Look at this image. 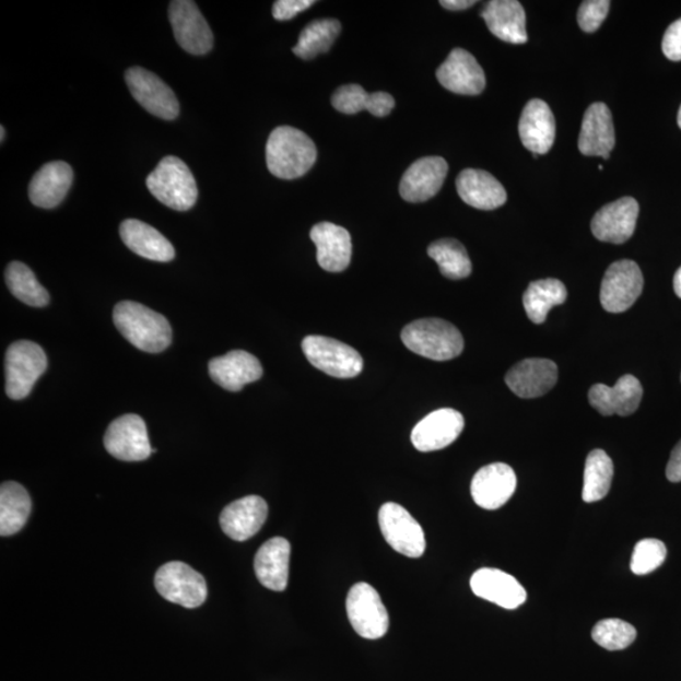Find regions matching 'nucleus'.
Instances as JSON below:
<instances>
[{"label": "nucleus", "mask_w": 681, "mask_h": 681, "mask_svg": "<svg viewBox=\"0 0 681 681\" xmlns=\"http://www.w3.org/2000/svg\"><path fill=\"white\" fill-rule=\"evenodd\" d=\"M113 319L118 331L138 350L158 354L169 348L172 328L167 318L141 303H118Z\"/></svg>", "instance_id": "obj_1"}, {"label": "nucleus", "mask_w": 681, "mask_h": 681, "mask_svg": "<svg viewBox=\"0 0 681 681\" xmlns=\"http://www.w3.org/2000/svg\"><path fill=\"white\" fill-rule=\"evenodd\" d=\"M267 166L270 174L282 179L305 176L317 161V148L302 130L278 127L267 143Z\"/></svg>", "instance_id": "obj_2"}, {"label": "nucleus", "mask_w": 681, "mask_h": 681, "mask_svg": "<svg viewBox=\"0 0 681 681\" xmlns=\"http://www.w3.org/2000/svg\"><path fill=\"white\" fill-rule=\"evenodd\" d=\"M401 340L416 355L448 361L462 354L465 342L453 324L441 318H423L404 327Z\"/></svg>", "instance_id": "obj_3"}, {"label": "nucleus", "mask_w": 681, "mask_h": 681, "mask_svg": "<svg viewBox=\"0 0 681 681\" xmlns=\"http://www.w3.org/2000/svg\"><path fill=\"white\" fill-rule=\"evenodd\" d=\"M148 190L167 208L187 211L195 207L199 188L187 164L175 155L164 157L146 177Z\"/></svg>", "instance_id": "obj_4"}, {"label": "nucleus", "mask_w": 681, "mask_h": 681, "mask_svg": "<svg viewBox=\"0 0 681 681\" xmlns=\"http://www.w3.org/2000/svg\"><path fill=\"white\" fill-rule=\"evenodd\" d=\"M46 368L47 356L39 344L26 340L11 344L5 354L7 396L27 398Z\"/></svg>", "instance_id": "obj_5"}, {"label": "nucleus", "mask_w": 681, "mask_h": 681, "mask_svg": "<svg viewBox=\"0 0 681 681\" xmlns=\"http://www.w3.org/2000/svg\"><path fill=\"white\" fill-rule=\"evenodd\" d=\"M302 349L309 363L327 375L351 379L363 372V357L341 341L325 336H308L303 340Z\"/></svg>", "instance_id": "obj_6"}, {"label": "nucleus", "mask_w": 681, "mask_h": 681, "mask_svg": "<svg viewBox=\"0 0 681 681\" xmlns=\"http://www.w3.org/2000/svg\"><path fill=\"white\" fill-rule=\"evenodd\" d=\"M155 588L167 601L186 609H197L207 601V580L183 562L162 565L154 578Z\"/></svg>", "instance_id": "obj_7"}, {"label": "nucleus", "mask_w": 681, "mask_h": 681, "mask_svg": "<svg viewBox=\"0 0 681 681\" xmlns=\"http://www.w3.org/2000/svg\"><path fill=\"white\" fill-rule=\"evenodd\" d=\"M352 627L364 638L377 639L389 630V613L377 590L364 582L350 589L347 601Z\"/></svg>", "instance_id": "obj_8"}, {"label": "nucleus", "mask_w": 681, "mask_h": 681, "mask_svg": "<svg viewBox=\"0 0 681 681\" xmlns=\"http://www.w3.org/2000/svg\"><path fill=\"white\" fill-rule=\"evenodd\" d=\"M644 277L633 260H619L607 269L601 285V305L610 314H622L642 295Z\"/></svg>", "instance_id": "obj_9"}, {"label": "nucleus", "mask_w": 681, "mask_h": 681, "mask_svg": "<svg viewBox=\"0 0 681 681\" xmlns=\"http://www.w3.org/2000/svg\"><path fill=\"white\" fill-rule=\"evenodd\" d=\"M379 525L394 551L409 557H421L424 554L426 543L423 528L403 506L384 504L379 512Z\"/></svg>", "instance_id": "obj_10"}, {"label": "nucleus", "mask_w": 681, "mask_h": 681, "mask_svg": "<svg viewBox=\"0 0 681 681\" xmlns=\"http://www.w3.org/2000/svg\"><path fill=\"white\" fill-rule=\"evenodd\" d=\"M104 446L113 457L126 462L144 461L153 454L146 425L137 414L115 420L105 433Z\"/></svg>", "instance_id": "obj_11"}, {"label": "nucleus", "mask_w": 681, "mask_h": 681, "mask_svg": "<svg viewBox=\"0 0 681 681\" xmlns=\"http://www.w3.org/2000/svg\"><path fill=\"white\" fill-rule=\"evenodd\" d=\"M126 81L131 95L154 117L164 120L178 117L179 104L174 90L153 72L136 66L126 72Z\"/></svg>", "instance_id": "obj_12"}, {"label": "nucleus", "mask_w": 681, "mask_h": 681, "mask_svg": "<svg viewBox=\"0 0 681 681\" xmlns=\"http://www.w3.org/2000/svg\"><path fill=\"white\" fill-rule=\"evenodd\" d=\"M169 22L177 44L186 52L202 56L213 46L212 31L199 7L191 0H175L169 4Z\"/></svg>", "instance_id": "obj_13"}, {"label": "nucleus", "mask_w": 681, "mask_h": 681, "mask_svg": "<svg viewBox=\"0 0 681 681\" xmlns=\"http://www.w3.org/2000/svg\"><path fill=\"white\" fill-rule=\"evenodd\" d=\"M465 428V418L455 409H438L414 426L413 446L421 453L446 448L459 437Z\"/></svg>", "instance_id": "obj_14"}, {"label": "nucleus", "mask_w": 681, "mask_h": 681, "mask_svg": "<svg viewBox=\"0 0 681 681\" xmlns=\"http://www.w3.org/2000/svg\"><path fill=\"white\" fill-rule=\"evenodd\" d=\"M439 84L455 94L480 95L486 86L485 72L466 49L455 48L437 70Z\"/></svg>", "instance_id": "obj_15"}, {"label": "nucleus", "mask_w": 681, "mask_h": 681, "mask_svg": "<svg viewBox=\"0 0 681 681\" xmlns=\"http://www.w3.org/2000/svg\"><path fill=\"white\" fill-rule=\"evenodd\" d=\"M518 479L510 466L491 463L474 474L471 494L474 503L485 510H497L515 494Z\"/></svg>", "instance_id": "obj_16"}, {"label": "nucleus", "mask_w": 681, "mask_h": 681, "mask_svg": "<svg viewBox=\"0 0 681 681\" xmlns=\"http://www.w3.org/2000/svg\"><path fill=\"white\" fill-rule=\"evenodd\" d=\"M638 212V203L633 197H622L598 211L590 228L600 242L626 243L635 233Z\"/></svg>", "instance_id": "obj_17"}, {"label": "nucleus", "mask_w": 681, "mask_h": 681, "mask_svg": "<svg viewBox=\"0 0 681 681\" xmlns=\"http://www.w3.org/2000/svg\"><path fill=\"white\" fill-rule=\"evenodd\" d=\"M448 174V163L441 157H424L410 166L399 186L408 202H424L436 196Z\"/></svg>", "instance_id": "obj_18"}, {"label": "nucleus", "mask_w": 681, "mask_h": 681, "mask_svg": "<svg viewBox=\"0 0 681 681\" xmlns=\"http://www.w3.org/2000/svg\"><path fill=\"white\" fill-rule=\"evenodd\" d=\"M557 380V366L548 359H527L506 374L507 387L523 399L543 397Z\"/></svg>", "instance_id": "obj_19"}, {"label": "nucleus", "mask_w": 681, "mask_h": 681, "mask_svg": "<svg viewBox=\"0 0 681 681\" xmlns=\"http://www.w3.org/2000/svg\"><path fill=\"white\" fill-rule=\"evenodd\" d=\"M643 385L635 376L625 375L614 387L604 384H596L590 388L588 399L598 412L604 416L618 414L627 416L634 414L642 403Z\"/></svg>", "instance_id": "obj_20"}, {"label": "nucleus", "mask_w": 681, "mask_h": 681, "mask_svg": "<svg viewBox=\"0 0 681 681\" xmlns=\"http://www.w3.org/2000/svg\"><path fill=\"white\" fill-rule=\"evenodd\" d=\"M472 592L506 610H516L527 602V590L510 574L495 568H482L471 578Z\"/></svg>", "instance_id": "obj_21"}, {"label": "nucleus", "mask_w": 681, "mask_h": 681, "mask_svg": "<svg viewBox=\"0 0 681 681\" xmlns=\"http://www.w3.org/2000/svg\"><path fill=\"white\" fill-rule=\"evenodd\" d=\"M267 518L266 500L251 495L227 505L220 515V525L228 538L245 541L257 535Z\"/></svg>", "instance_id": "obj_22"}, {"label": "nucleus", "mask_w": 681, "mask_h": 681, "mask_svg": "<svg viewBox=\"0 0 681 681\" xmlns=\"http://www.w3.org/2000/svg\"><path fill=\"white\" fill-rule=\"evenodd\" d=\"M211 379L228 391H240L246 384L256 383L262 376L260 361L243 350L210 361Z\"/></svg>", "instance_id": "obj_23"}, {"label": "nucleus", "mask_w": 681, "mask_h": 681, "mask_svg": "<svg viewBox=\"0 0 681 681\" xmlns=\"http://www.w3.org/2000/svg\"><path fill=\"white\" fill-rule=\"evenodd\" d=\"M617 144L612 114L607 105L596 103L585 114L579 134L578 148L588 157L609 158Z\"/></svg>", "instance_id": "obj_24"}, {"label": "nucleus", "mask_w": 681, "mask_h": 681, "mask_svg": "<svg viewBox=\"0 0 681 681\" xmlns=\"http://www.w3.org/2000/svg\"><path fill=\"white\" fill-rule=\"evenodd\" d=\"M310 239L317 248V261L326 272L340 273L350 266L351 235L347 228L321 223L310 230Z\"/></svg>", "instance_id": "obj_25"}, {"label": "nucleus", "mask_w": 681, "mask_h": 681, "mask_svg": "<svg viewBox=\"0 0 681 681\" xmlns=\"http://www.w3.org/2000/svg\"><path fill=\"white\" fill-rule=\"evenodd\" d=\"M519 134L524 146L535 155L545 154L552 150L555 141V119L545 102L532 98L525 106L519 122Z\"/></svg>", "instance_id": "obj_26"}, {"label": "nucleus", "mask_w": 681, "mask_h": 681, "mask_svg": "<svg viewBox=\"0 0 681 681\" xmlns=\"http://www.w3.org/2000/svg\"><path fill=\"white\" fill-rule=\"evenodd\" d=\"M492 35L504 43L524 45L528 43L527 16L516 0H492L481 12Z\"/></svg>", "instance_id": "obj_27"}, {"label": "nucleus", "mask_w": 681, "mask_h": 681, "mask_svg": "<svg viewBox=\"0 0 681 681\" xmlns=\"http://www.w3.org/2000/svg\"><path fill=\"white\" fill-rule=\"evenodd\" d=\"M73 180V172L66 162L45 164L30 184V200L40 209L59 207L68 195Z\"/></svg>", "instance_id": "obj_28"}, {"label": "nucleus", "mask_w": 681, "mask_h": 681, "mask_svg": "<svg viewBox=\"0 0 681 681\" xmlns=\"http://www.w3.org/2000/svg\"><path fill=\"white\" fill-rule=\"evenodd\" d=\"M456 186L459 197L474 209L495 210L507 200L504 186L486 171L465 169L458 175Z\"/></svg>", "instance_id": "obj_29"}, {"label": "nucleus", "mask_w": 681, "mask_h": 681, "mask_svg": "<svg viewBox=\"0 0 681 681\" xmlns=\"http://www.w3.org/2000/svg\"><path fill=\"white\" fill-rule=\"evenodd\" d=\"M291 544L284 538H273L262 544L256 555L254 568L260 584L275 592L289 586Z\"/></svg>", "instance_id": "obj_30"}, {"label": "nucleus", "mask_w": 681, "mask_h": 681, "mask_svg": "<svg viewBox=\"0 0 681 681\" xmlns=\"http://www.w3.org/2000/svg\"><path fill=\"white\" fill-rule=\"evenodd\" d=\"M120 236L127 248L148 260L167 262L176 257L174 245L167 237L143 221L126 220L120 225Z\"/></svg>", "instance_id": "obj_31"}, {"label": "nucleus", "mask_w": 681, "mask_h": 681, "mask_svg": "<svg viewBox=\"0 0 681 681\" xmlns=\"http://www.w3.org/2000/svg\"><path fill=\"white\" fill-rule=\"evenodd\" d=\"M332 105L342 114L354 115L367 110L383 118L392 111L396 101L388 93L368 94L360 85H344L336 90Z\"/></svg>", "instance_id": "obj_32"}, {"label": "nucleus", "mask_w": 681, "mask_h": 681, "mask_svg": "<svg viewBox=\"0 0 681 681\" xmlns=\"http://www.w3.org/2000/svg\"><path fill=\"white\" fill-rule=\"evenodd\" d=\"M32 502L20 483L4 482L0 488V536L10 537L21 531L28 520Z\"/></svg>", "instance_id": "obj_33"}, {"label": "nucleus", "mask_w": 681, "mask_h": 681, "mask_svg": "<svg viewBox=\"0 0 681 681\" xmlns=\"http://www.w3.org/2000/svg\"><path fill=\"white\" fill-rule=\"evenodd\" d=\"M567 289L557 279L532 282L524 293V308L532 324L545 322L549 310L567 301Z\"/></svg>", "instance_id": "obj_34"}, {"label": "nucleus", "mask_w": 681, "mask_h": 681, "mask_svg": "<svg viewBox=\"0 0 681 681\" xmlns=\"http://www.w3.org/2000/svg\"><path fill=\"white\" fill-rule=\"evenodd\" d=\"M341 32L338 20H317L302 31L298 44L293 47V54L303 60L315 59L318 55L330 51L334 40Z\"/></svg>", "instance_id": "obj_35"}, {"label": "nucleus", "mask_w": 681, "mask_h": 681, "mask_svg": "<svg viewBox=\"0 0 681 681\" xmlns=\"http://www.w3.org/2000/svg\"><path fill=\"white\" fill-rule=\"evenodd\" d=\"M613 479V462L602 449H595L587 457L582 498L597 503L609 495Z\"/></svg>", "instance_id": "obj_36"}, {"label": "nucleus", "mask_w": 681, "mask_h": 681, "mask_svg": "<svg viewBox=\"0 0 681 681\" xmlns=\"http://www.w3.org/2000/svg\"><path fill=\"white\" fill-rule=\"evenodd\" d=\"M8 289L16 300L31 307H46L49 294L45 286L40 285L32 270L23 262L13 261L5 270Z\"/></svg>", "instance_id": "obj_37"}, {"label": "nucleus", "mask_w": 681, "mask_h": 681, "mask_svg": "<svg viewBox=\"0 0 681 681\" xmlns=\"http://www.w3.org/2000/svg\"><path fill=\"white\" fill-rule=\"evenodd\" d=\"M428 256L448 279H465L472 273V262L465 246L455 239H441L430 245Z\"/></svg>", "instance_id": "obj_38"}, {"label": "nucleus", "mask_w": 681, "mask_h": 681, "mask_svg": "<svg viewBox=\"0 0 681 681\" xmlns=\"http://www.w3.org/2000/svg\"><path fill=\"white\" fill-rule=\"evenodd\" d=\"M636 636V629L619 619L602 620L592 631L595 643L610 651L627 649L635 642Z\"/></svg>", "instance_id": "obj_39"}, {"label": "nucleus", "mask_w": 681, "mask_h": 681, "mask_svg": "<svg viewBox=\"0 0 681 681\" xmlns=\"http://www.w3.org/2000/svg\"><path fill=\"white\" fill-rule=\"evenodd\" d=\"M667 547L658 539L638 541L631 556L630 568L636 576H645L659 567L667 560Z\"/></svg>", "instance_id": "obj_40"}, {"label": "nucleus", "mask_w": 681, "mask_h": 681, "mask_svg": "<svg viewBox=\"0 0 681 681\" xmlns=\"http://www.w3.org/2000/svg\"><path fill=\"white\" fill-rule=\"evenodd\" d=\"M610 5L609 0H587L582 3L578 11L579 27L587 33L596 32L607 19Z\"/></svg>", "instance_id": "obj_41"}, {"label": "nucleus", "mask_w": 681, "mask_h": 681, "mask_svg": "<svg viewBox=\"0 0 681 681\" xmlns=\"http://www.w3.org/2000/svg\"><path fill=\"white\" fill-rule=\"evenodd\" d=\"M315 3V0H278L273 5V16L277 21H290Z\"/></svg>", "instance_id": "obj_42"}, {"label": "nucleus", "mask_w": 681, "mask_h": 681, "mask_svg": "<svg viewBox=\"0 0 681 681\" xmlns=\"http://www.w3.org/2000/svg\"><path fill=\"white\" fill-rule=\"evenodd\" d=\"M662 52L670 61H681V19L672 23L664 35Z\"/></svg>", "instance_id": "obj_43"}, {"label": "nucleus", "mask_w": 681, "mask_h": 681, "mask_svg": "<svg viewBox=\"0 0 681 681\" xmlns=\"http://www.w3.org/2000/svg\"><path fill=\"white\" fill-rule=\"evenodd\" d=\"M667 478L670 482H681V441L672 449L667 467Z\"/></svg>", "instance_id": "obj_44"}, {"label": "nucleus", "mask_w": 681, "mask_h": 681, "mask_svg": "<svg viewBox=\"0 0 681 681\" xmlns=\"http://www.w3.org/2000/svg\"><path fill=\"white\" fill-rule=\"evenodd\" d=\"M475 3L474 0H442L441 5L449 11H465Z\"/></svg>", "instance_id": "obj_45"}, {"label": "nucleus", "mask_w": 681, "mask_h": 681, "mask_svg": "<svg viewBox=\"0 0 681 681\" xmlns=\"http://www.w3.org/2000/svg\"><path fill=\"white\" fill-rule=\"evenodd\" d=\"M674 291L678 297L681 300V267L674 275Z\"/></svg>", "instance_id": "obj_46"}, {"label": "nucleus", "mask_w": 681, "mask_h": 681, "mask_svg": "<svg viewBox=\"0 0 681 681\" xmlns=\"http://www.w3.org/2000/svg\"><path fill=\"white\" fill-rule=\"evenodd\" d=\"M0 136H2V137H0V141H2V143H3L4 142V138H5V129H4L3 126H2V128H0Z\"/></svg>", "instance_id": "obj_47"}, {"label": "nucleus", "mask_w": 681, "mask_h": 681, "mask_svg": "<svg viewBox=\"0 0 681 681\" xmlns=\"http://www.w3.org/2000/svg\"><path fill=\"white\" fill-rule=\"evenodd\" d=\"M678 125H679V127L681 129V106H680V109H679V113H678Z\"/></svg>", "instance_id": "obj_48"}]
</instances>
